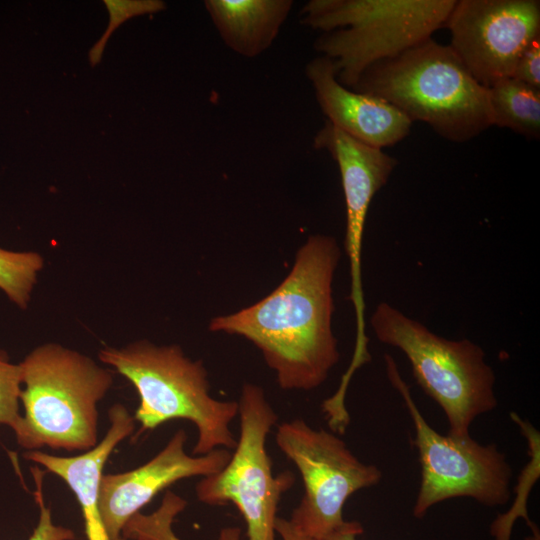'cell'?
<instances>
[{
    "instance_id": "21",
    "label": "cell",
    "mask_w": 540,
    "mask_h": 540,
    "mask_svg": "<svg viewBox=\"0 0 540 540\" xmlns=\"http://www.w3.org/2000/svg\"><path fill=\"white\" fill-rule=\"evenodd\" d=\"M36 483L35 498L40 508V516L37 526L28 540H73L75 535L72 530L52 522L51 511L45 505L42 495V472L38 467L31 468Z\"/></svg>"
},
{
    "instance_id": "2",
    "label": "cell",
    "mask_w": 540,
    "mask_h": 540,
    "mask_svg": "<svg viewBox=\"0 0 540 540\" xmlns=\"http://www.w3.org/2000/svg\"><path fill=\"white\" fill-rule=\"evenodd\" d=\"M393 105L412 123L464 143L493 126L488 90L448 45L432 37L368 67L349 88Z\"/></svg>"
},
{
    "instance_id": "8",
    "label": "cell",
    "mask_w": 540,
    "mask_h": 540,
    "mask_svg": "<svg viewBox=\"0 0 540 540\" xmlns=\"http://www.w3.org/2000/svg\"><path fill=\"white\" fill-rule=\"evenodd\" d=\"M240 436L226 465L202 477L195 491L208 505L232 503L242 514L248 540H276L275 524L282 494L294 483L286 471L275 477L266 438L278 416L264 390L245 383L238 401Z\"/></svg>"
},
{
    "instance_id": "18",
    "label": "cell",
    "mask_w": 540,
    "mask_h": 540,
    "mask_svg": "<svg viewBox=\"0 0 540 540\" xmlns=\"http://www.w3.org/2000/svg\"><path fill=\"white\" fill-rule=\"evenodd\" d=\"M44 260L37 252L0 247V290L21 309H26Z\"/></svg>"
},
{
    "instance_id": "6",
    "label": "cell",
    "mask_w": 540,
    "mask_h": 540,
    "mask_svg": "<svg viewBox=\"0 0 540 540\" xmlns=\"http://www.w3.org/2000/svg\"><path fill=\"white\" fill-rule=\"evenodd\" d=\"M370 324L381 343L405 354L418 385L444 411L450 435L468 436L475 418L496 408V377L479 345L443 338L387 302Z\"/></svg>"
},
{
    "instance_id": "13",
    "label": "cell",
    "mask_w": 540,
    "mask_h": 540,
    "mask_svg": "<svg viewBox=\"0 0 540 540\" xmlns=\"http://www.w3.org/2000/svg\"><path fill=\"white\" fill-rule=\"evenodd\" d=\"M305 75L326 121L350 137L383 149L410 134L413 123L393 105L343 86L329 58L319 55L308 61Z\"/></svg>"
},
{
    "instance_id": "15",
    "label": "cell",
    "mask_w": 540,
    "mask_h": 540,
    "mask_svg": "<svg viewBox=\"0 0 540 540\" xmlns=\"http://www.w3.org/2000/svg\"><path fill=\"white\" fill-rule=\"evenodd\" d=\"M292 0H206L204 7L223 43L234 53L255 58L278 37Z\"/></svg>"
},
{
    "instance_id": "17",
    "label": "cell",
    "mask_w": 540,
    "mask_h": 540,
    "mask_svg": "<svg viewBox=\"0 0 540 540\" xmlns=\"http://www.w3.org/2000/svg\"><path fill=\"white\" fill-rule=\"evenodd\" d=\"M511 419L520 427L527 438L531 460L522 471L517 486V497L514 505L506 513L499 515L491 525L490 532L495 540H510L512 527L518 517L524 518L532 532L538 530L537 526L529 519L526 500L529 490L539 477V432L527 421L522 420L516 413H510Z\"/></svg>"
},
{
    "instance_id": "25",
    "label": "cell",
    "mask_w": 540,
    "mask_h": 540,
    "mask_svg": "<svg viewBox=\"0 0 540 540\" xmlns=\"http://www.w3.org/2000/svg\"><path fill=\"white\" fill-rule=\"evenodd\" d=\"M240 529L226 527L221 530L218 540H240ZM155 540H179L172 532L171 526L162 528L156 535Z\"/></svg>"
},
{
    "instance_id": "14",
    "label": "cell",
    "mask_w": 540,
    "mask_h": 540,
    "mask_svg": "<svg viewBox=\"0 0 540 540\" xmlns=\"http://www.w3.org/2000/svg\"><path fill=\"white\" fill-rule=\"evenodd\" d=\"M109 421L110 427L101 441L81 455L61 457L40 450L24 453L26 459L60 477L73 491L82 510L87 540H111L98 506L100 481L110 454L135 428L134 417L122 404L110 408Z\"/></svg>"
},
{
    "instance_id": "16",
    "label": "cell",
    "mask_w": 540,
    "mask_h": 540,
    "mask_svg": "<svg viewBox=\"0 0 540 540\" xmlns=\"http://www.w3.org/2000/svg\"><path fill=\"white\" fill-rule=\"evenodd\" d=\"M487 90L493 126L510 129L529 140H539V88L509 77Z\"/></svg>"
},
{
    "instance_id": "26",
    "label": "cell",
    "mask_w": 540,
    "mask_h": 540,
    "mask_svg": "<svg viewBox=\"0 0 540 540\" xmlns=\"http://www.w3.org/2000/svg\"><path fill=\"white\" fill-rule=\"evenodd\" d=\"M526 540H539V532L533 533V537L527 538Z\"/></svg>"
},
{
    "instance_id": "4",
    "label": "cell",
    "mask_w": 540,
    "mask_h": 540,
    "mask_svg": "<svg viewBox=\"0 0 540 540\" xmlns=\"http://www.w3.org/2000/svg\"><path fill=\"white\" fill-rule=\"evenodd\" d=\"M456 0H310L300 23L320 31L314 49L351 88L374 63L395 57L445 28Z\"/></svg>"
},
{
    "instance_id": "7",
    "label": "cell",
    "mask_w": 540,
    "mask_h": 540,
    "mask_svg": "<svg viewBox=\"0 0 540 540\" xmlns=\"http://www.w3.org/2000/svg\"><path fill=\"white\" fill-rule=\"evenodd\" d=\"M385 363L388 379L402 396L415 428L421 483L413 515L420 519L435 504L458 497H469L488 507L506 504L512 478L506 455L495 444L482 445L470 435L439 434L423 417L389 354Z\"/></svg>"
},
{
    "instance_id": "22",
    "label": "cell",
    "mask_w": 540,
    "mask_h": 540,
    "mask_svg": "<svg viewBox=\"0 0 540 540\" xmlns=\"http://www.w3.org/2000/svg\"><path fill=\"white\" fill-rule=\"evenodd\" d=\"M512 77L540 89V34L522 51Z\"/></svg>"
},
{
    "instance_id": "10",
    "label": "cell",
    "mask_w": 540,
    "mask_h": 540,
    "mask_svg": "<svg viewBox=\"0 0 540 540\" xmlns=\"http://www.w3.org/2000/svg\"><path fill=\"white\" fill-rule=\"evenodd\" d=\"M445 28L449 46L488 89L512 77L522 51L540 34V1L456 0Z\"/></svg>"
},
{
    "instance_id": "20",
    "label": "cell",
    "mask_w": 540,
    "mask_h": 540,
    "mask_svg": "<svg viewBox=\"0 0 540 540\" xmlns=\"http://www.w3.org/2000/svg\"><path fill=\"white\" fill-rule=\"evenodd\" d=\"M110 13V23L103 37L91 49L89 58L92 65L97 64L102 56L105 44L113 32L126 19L144 14H153L165 9L161 0L104 1Z\"/></svg>"
},
{
    "instance_id": "3",
    "label": "cell",
    "mask_w": 540,
    "mask_h": 540,
    "mask_svg": "<svg viewBox=\"0 0 540 540\" xmlns=\"http://www.w3.org/2000/svg\"><path fill=\"white\" fill-rule=\"evenodd\" d=\"M19 364L23 414L12 428L17 444L29 451L95 447L97 404L112 385L111 371L57 343L36 347Z\"/></svg>"
},
{
    "instance_id": "11",
    "label": "cell",
    "mask_w": 540,
    "mask_h": 540,
    "mask_svg": "<svg viewBox=\"0 0 540 540\" xmlns=\"http://www.w3.org/2000/svg\"><path fill=\"white\" fill-rule=\"evenodd\" d=\"M313 147L327 151L336 162L346 208L345 250L349 259L350 299L356 319V339L353 358L369 357V339L365 331V303L362 287V240L370 203L387 183L398 164L383 149L364 144L325 121L315 133Z\"/></svg>"
},
{
    "instance_id": "23",
    "label": "cell",
    "mask_w": 540,
    "mask_h": 540,
    "mask_svg": "<svg viewBox=\"0 0 540 540\" xmlns=\"http://www.w3.org/2000/svg\"><path fill=\"white\" fill-rule=\"evenodd\" d=\"M362 532L363 527L359 522L345 521L340 527L318 540H356V537Z\"/></svg>"
},
{
    "instance_id": "9",
    "label": "cell",
    "mask_w": 540,
    "mask_h": 540,
    "mask_svg": "<svg viewBox=\"0 0 540 540\" xmlns=\"http://www.w3.org/2000/svg\"><path fill=\"white\" fill-rule=\"evenodd\" d=\"M275 440L297 467L304 485V495L289 520L314 540L345 522L343 507L349 497L381 481V470L360 461L336 433L315 429L302 419L280 424Z\"/></svg>"
},
{
    "instance_id": "12",
    "label": "cell",
    "mask_w": 540,
    "mask_h": 540,
    "mask_svg": "<svg viewBox=\"0 0 540 540\" xmlns=\"http://www.w3.org/2000/svg\"><path fill=\"white\" fill-rule=\"evenodd\" d=\"M186 440V432L179 429L145 464L130 471L102 475L98 506L111 540H121L127 522L161 490L185 478L214 474L231 457V452L223 448L205 455H188Z\"/></svg>"
},
{
    "instance_id": "1",
    "label": "cell",
    "mask_w": 540,
    "mask_h": 540,
    "mask_svg": "<svg viewBox=\"0 0 540 540\" xmlns=\"http://www.w3.org/2000/svg\"><path fill=\"white\" fill-rule=\"evenodd\" d=\"M340 258L333 236H309L273 291L248 307L213 317L209 330L254 344L282 389L319 387L340 358L332 329L333 280Z\"/></svg>"
},
{
    "instance_id": "5",
    "label": "cell",
    "mask_w": 540,
    "mask_h": 540,
    "mask_svg": "<svg viewBox=\"0 0 540 540\" xmlns=\"http://www.w3.org/2000/svg\"><path fill=\"white\" fill-rule=\"evenodd\" d=\"M98 355L134 385L140 400L134 419L141 424L140 432L185 419L198 433L192 455L235 448L230 424L238 415V402L211 396L202 361L190 359L178 345L159 346L145 340L122 348L105 347Z\"/></svg>"
},
{
    "instance_id": "24",
    "label": "cell",
    "mask_w": 540,
    "mask_h": 540,
    "mask_svg": "<svg viewBox=\"0 0 540 540\" xmlns=\"http://www.w3.org/2000/svg\"><path fill=\"white\" fill-rule=\"evenodd\" d=\"M276 533L282 540H314L313 538L299 531L290 520L278 517L275 524Z\"/></svg>"
},
{
    "instance_id": "19",
    "label": "cell",
    "mask_w": 540,
    "mask_h": 540,
    "mask_svg": "<svg viewBox=\"0 0 540 540\" xmlns=\"http://www.w3.org/2000/svg\"><path fill=\"white\" fill-rule=\"evenodd\" d=\"M21 388L20 364L12 363L7 354L0 351V426L12 429L17 423Z\"/></svg>"
}]
</instances>
